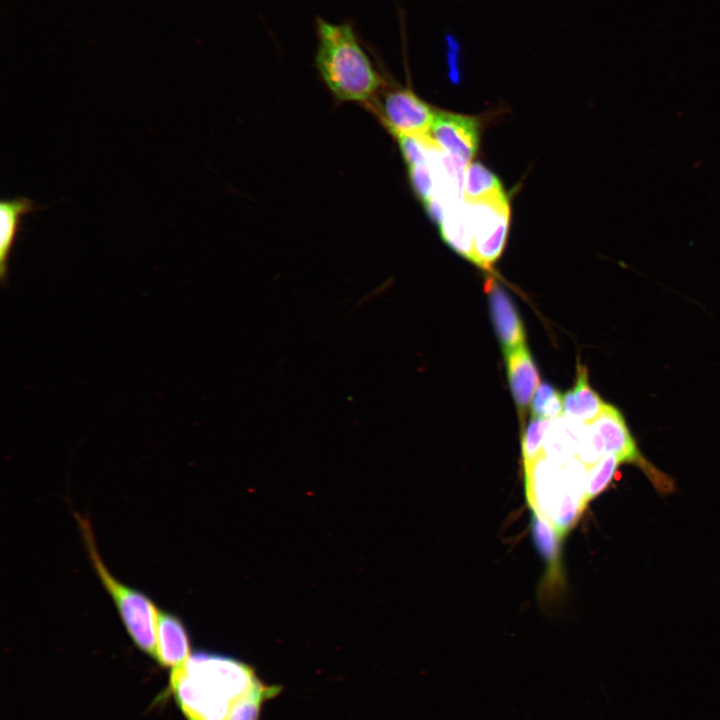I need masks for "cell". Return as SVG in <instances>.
Returning <instances> with one entry per match:
<instances>
[{"label":"cell","mask_w":720,"mask_h":720,"mask_svg":"<svg viewBox=\"0 0 720 720\" xmlns=\"http://www.w3.org/2000/svg\"><path fill=\"white\" fill-rule=\"evenodd\" d=\"M170 682L187 720H228L239 703L268 687L249 665L208 652L173 668Z\"/></svg>","instance_id":"obj_1"},{"label":"cell","mask_w":720,"mask_h":720,"mask_svg":"<svg viewBox=\"0 0 720 720\" xmlns=\"http://www.w3.org/2000/svg\"><path fill=\"white\" fill-rule=\"evenodd\" d=\"M315 67L332 95L342 102L370 106L385 86L381 74L349 22H314Z\"/></svg>","instance_id":"obj_2"},{"label":"cell","mask_w":720,"mask_h":720,"mask_svg":"<svg viewBox=\"0 0 720 720\" xmlns=\"http://www.w3.org/2000/svg\"><path fill=\"white\" fill-rule=\"evenodd\" d=\"M77 522L92 566L111 596L127 632L138 648L156 657L157 607L145 594L122 584L110 573L98 552L90 521L77 515Z\"/></svg>","instance_id":"obj_3"},{"label":"cell","mask_w":720,"mask_h":720,"mask_svg":"<svg viewBox=\"0 0 720 720\" xmlns=\"http://www.w3.org/2000/svg\"><path fill=\"white\" fill-rule=\"evenodd\" d=\"M586 424L599 434L605 454L615 455L620 465L631 464L639 468L660 495L675 492L674 480L642 454L617 407L605 402L600 413Z\"/></svg>","instance_id":"obj_4"},{"label":"cell","mask_w":720,"mask_h":720,"mask_svg":"<svg viewBox=\"0 0 720 720\" xmlns=\"http://www.w3.org/2000/svg\"><path fill=\"white\" fill-rule=\"evenodd\" d=\"M369 108L393 136L407 135L423 141L429 139L435 110L410 88L382 89Z\"/></svg>","instance_id":"obj_5"},{"label":"cell","mask_w":720,"mask_h":720,"mask_svg":"<svg viewBox=\"0 0 720 720\" xmlns=\"http://www.w3.org/2000/svg\"><path fill=\"white\" fill-rule=\"evenodd\" d=\"M473 235L472 263L489 270L503 252L510 222L507 197L465 202Z\"/></svg>","instance_id":"obj_6"},{"label":"cell","mask_w":720,"mask_h":720,"mask_svg":"<svg viewBox=\"0 0 720 720\" xmlns=\"http://www.w3.org/2000/svg\"><path fill=\"white\" fill-rule=\"evenodd\" d=\"M429 139L438 149L468 166L478 150L480 122L472 116L435 111Z\"/></svg>","instance_id":"obj_7"},{"label":"cell","mask_w":720,"mask_h":720,"mask_svg":"<svg viewBox=\"0 0 720 720\" xmlns=\"http://www.w3.org/2000/svg\"><path fill=\"white\" fill-rule=\"evenodd\" d=\"M484 288L489 300L491 319L503 351L525 344V328L509 294L493 277L487 278Z\"/></svg>","instance_id":"obj_8"},{"label":"cell","mask_w":720,"mask_h":720,"mask_svg":"<svg viewBox=\"0 0 720 720\" xmlns=\"http://www.w3.org/2000/svg\"><path fill=\"white\" fill-rule=\"evenodd\" d=\"M509 386L519 417L525 418L527 407L540 385V375L532 355L525 344L504 352Z\"/></svg>","instance_id":"obj_9"},{"label":"cell","mask_w":720,"mask_h":720,"mask_svg":"<svg viewBox=\"0 0 720 720\" xmlns=\"http://www.w3.org/2000/svg\"><path fill=\"white\" fill-rule=\"evenodd\" d=\"M190 656V639L183 622L174 614L158 609L156 658L164 666L176 668Z\"/></svg>","instance_id":"obj_10"},{"label":"cell","mask_w":720,"mask_h":720,"mask_svg":"<svg viewBox=\"0 0 720 720\" xmlns=\"http://www.w3.org/2000/svg\"><path fill=\"white\" fill-rule=\"evenodd\" d=\"M604 404L589 383L587 368L578 362L575 384L563 396L565 416L572 421L587 423L600 413Z\"/></svg>","instance_id":"obj_11"},{"label":"cell","mask_w":720,"mask_h":720,"mask_svg":"<svg viewBox=\"0 0 720 720\" xmlns=\"http://www.w3.org/2000/svg\"><path fill=\"white\" fill-rule=\"evenodd\" d=\"M34 202L27 197L3 199L0 202V276L5 281L11 248L19 231L21 218L36 210Z\"/></svg>","instance_id":"obj_12"},{"label":"cell","mask_w":720,"mask_h":720,"mask_svg":"<svg viewBox=\"0 0 720 720\" xmlns=\"http://www.w3.org/2000/svg\"><path fill=\"white\" fill-rule=\"evenodd\" d=\"M439 229L442 239L454 251L472 262L473 235L464 201L447 207L445 218Z\"/></svg>","instance_id":"obj_13"},{"label":"cell","mask_w":720,"mask_h":720,"mask_svg":"<svg viewBox=\"0 0 720 720\" xmlns=\"http://www.w3.org/2000/svg\"><path fill=\"white\" fill-rule=\"evenodd\" d=\"M506 197L500 180L484 165L472 162L467 166L463 184V200L474 203Z\"/></svg>","instance_id":"obj_14"},{"label":"cell","mask_w":720,"mask_h":720,"mask_svg":"<svg viewBox=\"0 0 720 720\" xmlns=\"http://www.w3.org/2000/svg\"><path fill=\"white\" fill-rule=\"evenodd\" d=\"M531 532L536 549L548 564L551 575L558 576L560 538L554 528L533 512Z\"/></svg>","instance_id":"obj_15"},{"label":"cell","mask_w":720,"mask_h":720,"mask_svg":"<svg viewBox=\"0 0 720 720\" xmlns=\"http://www.w3.org/2000/svg\"><path fill=\"white\" fill-rule=\"evenodd\" d=\"M551 424V420L532 417L527 425L521 441L524 468H528L539 458Z\"/></svg>","instance_id":"obj_16"},{"label":"cell","mask_w":720,"mask_h":720,"mask_svg":"<svg viewBox=\"0 0 720 720\" xmlns=\"http://www.w3.org/2000/svg\"><path fill=\"white\" fill-rule=\"evenodd\" d=\"M563 398L560 392L548 382H542L531 402L532 417L557 420L562 415Z\"/></svg>","instance_id":"obj_17"},{"label":"cell","mask_w":720,"mask_h":720,"mask_svg":"<svg viewBox=\"0 0 720 720\" xmlns=\"http://www.w3.org/2000/svg\"><path fill=\"white\" fill-rule=\"evenodd\" d=\"M620 465L615 455L606 453L590 473L586 486L585 500L588 503L602 493L612 481L617 467Z\"/></svg>","instance_id":"obj_18"},{"label":"cell","mask_w":720,"mask_h":720,"mask_svg":"<svg viewBox=\"0 0 720 720\" xmlns=\"http://www.w3.org/2000/svg\"><path fill=\"white\" fill-rule=\"evenodd\" d=\"M407 169L409 180L416 196L423 204L426 203L435 193V180L429 162L409 166Z\"/></svg>","instance_id":"obj_19"},{"label":"cell","mask_w":720,"mask_h":720,"mask_svg":"<svg viewBox=\"0 0 720 720\" xmlns=\"http://www.w3.org/2000/svg\"><path fill=\"white\" fill-rule=\"evenodd\" d=\"M394 137L397 139L407 167L428 163V144L423 140L407 135H395Z\"/></svg>","instance_id":"obj_20"}]
</instances>
